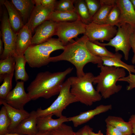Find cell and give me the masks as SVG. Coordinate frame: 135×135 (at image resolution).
Instances as JSON below:
<instances>
[{
    "label": "cell",
    "instance_id": "cell-45",
    "mask_svg": "<svg viewBox=\"0 0 135 135\" xmlns=\"http://www.w3.org/2000/svg\"><path fill=\"white\" fill-rule=\"evenodd\" d=\"M89 135H103L101 130H100L97 133H95L93 132V130L90 132Z\"/></svg>",
    "mask_w": 135,
    "mask_h": 135
},
{
    "label": "cell",
    "instance_id": "cell-16",
    "mask_svg": "<svg viewBox=\"0 0 135 135\" xmlns=\"http://www.w3.org/2000/svg\"><path fill=\"white\" fill-rule=\"evenodd\" d=\"M30 113L29 116L22 120L11 132L26 135H35L38 133L36 111L33 110Z\"/></svg>",
    "mask_w": 135,
    "mask_h": 135
},
{
    "label": "cell",
    "instance_id": "cell-27",
    "mask_svg": "<svg viewBox=\"0 0 135 135\" xmlns=\"http://www.w3.org/2000/svg\"><path fill=\"white\" fill-rule=\"evenodd\" d=\"M15 64V58L13 55H10L4 59L0 60V82L3 80L5 75L14 73Z\"/></svg>",
    "mask_w": 135,
    "mask_h": 135
},
{
    "label": "cell",
    "instance_id": "cell-13",
    "mask_svg": "<svg viewBox=\"0 0 135 135\" xmlns=\"http://www.w3.org/2000/svg\"><path fill=\"white\" fill-rule=\"evenodd\" d=\"M57 24V22L47 20L39 25L36 29L35 33L32 37L31 44L44 42L56 35Z\"/></svg>",
    "mask_w": 135,
    "mask_h": 135
},
{
    "label": "cell",
    "instance_id": "cell-8",
    "mask_svg": "<svg viewBox=\"0 0 135 135\" xmlns=\"http://www.w3.org/2000/svg\"><path fill=\"white\" fill-rule=\"evenodd\" d=\"M4 6L1 20L0 34L3 42L4 48L3 52L0 56V60L4 59L10 55H14L15 44L17 35L10 24L8 12L4 5Z\"/></svg>",
    "mask_w": 135,
    "mask_h": 135
},
{
    "label": "cell",
    "instance_id": "cell-34",
    "mask_svg": "<svg viewBox=\"0 0 135 135\" xmlns=\"http://www.w3.org/2000/svg\"><path fill=\"white\" fill-rule=\"evenodd\" d=\"M52 135H77L72 127L64 123L58 129L51 131Z\"/></svg>",
    "mask_w": 135,
    "mask_h": 135
},
{
    "label": "cell",
    "instance_id": "cell-12",
    "mask_svg": "<svg viewBox=\"0 0 135 135\" xmlns=\"http://www.w3.org/2000/svg\"><path fill=\"white\" fill-rule=\"evenodd\" d=\"M55 6H44L35 5L30 18L26 24L32 33L40 24L48 20L49 17L54 10Z\"/></svg>",
    "mask_w": 135,
    "mask_h": 135
},
{
    "label": "cell",
    "instance_id": "cell-28",
    "mask_svg": "<svg viewBox=\"0 0 135 135\" xmlns=\"http://www.w3.org/2000/svg\"><path fill=\"white\" fill-rule=\"evenodd\" d=\"M74 5L76 12L82 22L86 25L91 22L92 18L85 0H75Z\"/></svg>",
    "mask_w": 135,
    "mask_h": 135
},
{
    "label": "cell",
    "instance_id": "cell-40",
    "mask_svg": "<svg viewBox=\"0 0 135 135\" xmlns=\"http://www.w3.org/2000/svg\"><path fill=\"white\" fill-rule=\"evenodd\" d=\"M93 128L88 125H86L76 132L77 135H89L90 132Z\"/></svg>",
    "mask_w": 135,
    "mask_h": 135
},
{
    "label": "cell",
    "instance_id": "cell-1",
    "mask_svg": "<svg viewBox=\"0 0 135 135\" xmlns=\"http://www.w3.org/2000/svg\"><path fill=\"white\" fill-rule=\"evenodd\" d=\"M88 39L85 35L75 41H72L65 46L63 52L60 54L50 57V62L66 61L75 67L77 76H83L85 73L84 68L85 65L91 62L97 64L100 67L103 65L101 58L93 55L87 49L86 42Z\"/></svg>",
    "mask_w": 135,
    "mask_h": 135
},
{
    "label": "cell",
    "instance_id": "cell-10",
    "mask_svg": "<svg viewBox=\"0 0 135 135\" xmlns=\"http://www.w3.org/2000/svg\"><path fill=\"white\" fill-rule=\"evenodd\" d=\"M117 30L116 26L104 24H98L91 22L86 25L85 35L90 41L99 40L109 42L116 35Z\"/></svg>",
    "mask_w": 135,
    "mask_h": 135
},
{
    "label": "cell",
    "instance_id": "cell-39",
    "mask_svg": "<svg viewBox=\"0 0 135 135\" xmlns=\"http://www.w3.org/2000/svg\"><path fill=\"white\" fill-rule=\"evenodd\" d=\"M130 42L131 48L134 53L131 62L132 64H135V29L131 33L130 37Z\"/></svg>",
    "mask_w": 135,
    "mask_h": 135
},
{
    "label": "cell",
    "instance_id": "cell-6",
    "mask_svg": "<svg viewBox=\"0 0 135 135\" xmlns=\"http://www.w3.org/2000/svg\"><path fill=\"white\" fill-rule=\"evenodd\" d=\"M70 84L68 79L63 83L58 95L48 107L42 109L38 108L36 111L38 117L52 114L60 118L62 116L63 110L69 105L77 101L70 91Z\"/></svg>",
    "mask_w": 135,
    "mask_h": 135
},
{
    "label": "cell",
    "instance_id": "cell-15",
    "mask_svg": "<svg viewBox=\"0 0 135 135\" xmlns=\"http://www.w3.org/2000/svg\"><path fill=\"white\" fill-rule=\"evenodd\" d=\"M53 115L50 114L45 116L38 117L36 127L38 132L52 131L58 129L66 122H69L68 118L62 115L56 119L52 118Z\"/></svg>",
    "mask_w": 135,
    "mask_h": 135
},
{
    "label": "cell",
    "instance_id": "cell-11",
    "mask_svg": "<svg viewBox=\"0 0 135 135\" xmlns=\"http://www.w3.org/2000/svg\"><path fill=\"white\" fill-rule=\"evenodd\" d=\"M8 104L15 108L24 109V105L31 100L25 91L24 82H17L14 88L9 92L4 100Z\"/></svg>",
    "mask_w": 135,
    "mask_h": 135
},
{
    "label": "cell",
    "instance_id": "cell-29",
    "mask_svg": "<svg viewBox=\"0 0 135 135\" xmlns=\"http://www.w3.org/2000/svg\"><path fill=\"white\" fill-rule=\"evenodd\" d=\"M113 6L105 5H100L98 11L92 17V22L98 24H105L108 16Z\"/></svg>",
    "mask_w": 135,
    "mask_h": 135
},
{
    "label": "cell",
    "instance_id": "cell-26",
    "mask_svg": "<svg viewBox=\"0 0 135 135\" xmlns=\"http://www.w3.org/2000/svg\"><path fill=\"white\" fill-rule=\"evenodd\" d=\"M87 49L93 55L101 58L114 56L115 54L110 52L105 46L97 44L87 40L86 42Z\"/></svg>",
    "mask_w": 135,
    "mask_h": 135
},
{
    "label": "cell",
    "instance_id": "cell-31",
    "mask_svg": "<svg viewBox=\"0 0 135 135\" xmlns=\"http://www.w3.org/2000/svg\"><path fill=\"white\" fill-rule=\"evenodd\" d=\"M11 122L5 107L3 106L0 111V135L8 132V129Z\"/></svg>",
    "mask_w": 135,
    "mask_h": 135
},
{
    "label": "cell",
    "instance_id": "cell-37",
    "mask_svg": "<svg viewBox=\"0 0 135 135\" xmlns=\"http://www.w3.org/2000/svg\"><path fill=\"white\" fill-rule=\"evenodd\" d=\"M35 5H41L44 6H55L57 0H34Z\"/></svg>",
    "mask_w": 135,
    "mask_h": 135
},
{
    "label": "cell",
    "instance_id": "cell-25",
    "mask_svg": "<svg viewBox=\"0 0 135 135\" xmlns=\"http://www.w3.org/2000/svg\"><path fill=\"white\" fill-rule=\"evenodd\" d=\"M15 60L14 77L16 82L20 80L24 82L27 81L29 76L25 70L27 61L24 55L14 56Z\"/></svg>",
    "mask_w": 135,
    "mask_h": 135
},
{
    "label": "cell",
    "instance_id": "cell-30",
    "mask_svg": "<svg viewBox=\"0 0 135 135\" xmlns=\"http://www.w3.org/2000/svg\"><path fill=\"white\" fill-rule=\"evenodd\" d=\"M14 73L5 75L3 82L0 87V100H4L12 88V82Z\"/></svg>",
    "mask_w": 135,
    "mask_h": 135
},
{
    "label": "cell",
    "instance_id": "cell-38",
    "mask_svg": "<svg viewBox=\"0 0 135 135\" xmlns=\"http://www.w3.org/2000/svg\"><path fill=\"white\" fill-rule=\"evenodd\" d=\"M106 135H124L122 133L114 127L106 124Z\"/></svg>",
    "mask_w": 135,
    "mask_h": 135
},
{
    "label": "cell",
    "instance_id": "cell-7",
    "mask_svg": "<svg viewBox=\"0 0 135 135\" xmlns=\"http://www.w3.org/2000/svg\"><path fill=\"white\" fill-rule=\"evenodd\" d=\"M118 28L115 36L107 43H101L98 41L93 42L98 45L105 46H111L115 48L116 52L120 50L124 55L125 60L128 59L129 52L131 48L130 37L132 32L135 29V26L128 24H120L118 26Z\"/></svg>",
    "mask_w": 135,
    "mask_h": 135
},
{
    "label": "cell",
    "instance_id": "cell-23",
    "mask_svg": "<svg viewBox=\"0 0 135 135\" xmlns=\"http://www.w3.org/2000/svg\"><path fill=\"white\" fill-rule=\"evenodd\" d=\"M114 56L102 58L103 65L117 68H121L126 70L129 73H135V66L128 65L121 60L122 55L118 52H116Z\"/></svg>",
    "mask_w": 135,
    "mask_h": 135
},
{
    "label": "cell",
    "instance_id": "cell-3",
    "mask_svg": "<svg viewBox=\"0 0 135 135\" xmlns=\"http://www.w3.org/2000/svg\"><path fill=\"white\" fill-rule=\"evenodd\" d=\"M99 75L94 77L93 84H97L96 90L102 98L107 99L120 91L122 86L117 85L118 80L125 76V69L102 65Z\"/></svg>",
    "mask_w": 135,
    "mask_h": 135
},
{
    "label": "cell",
    "instance_id": "cell-48",
    "mask_svg": "<svg viewBox=\"0 0 135 135\" xmlns=\"http://www.w3.org/2000/svg\"><path fill=\"white\" fill-rule=\"evenodd\" d=\"M135 135V134H130V135Z\"/></svg>",
    "mask_w": 135,
    "mask_h": 135
},
{
    "label": "cell",
    "instance_id": "cell-20",
    "mask_svg": "<svg viewBox=\"0 0 135 135\" xmlns=\"http://www.w3.org/2000/svg\"><path fill=\"white\" fill-rule=\"evenodd\" d=\"M7 11L8 20L12 29L16 34L24 26L22 17L10 1H3Z\"/></svg>",
    "mask_w": 135,
    "mask_h": 135
},
{
    "label": "cell",
    "instance_id": "cell-44",
    "mask_svg": "<svg viewBox=\"0 0 135 135\" xmlns=\"http://www.w3.org/2000/svg\"><path fill=\"white\" fill-rule=\"evenodd\" d=\"M4 43L3 41L2 38H1V36H0V56L2 55V54L4 50V49L3 48V44Z\"/></svg>",
    "mask_w": 135,
    "mask_h": 135
},
{
    "label": "cell",
    "instance_id": "cell-46",
    "mask_svg": "<svg viewBox=\"0 0 135 135\" xmlns=\"http://www.w3.org/2000/svg\"><path fill=\"white\" fill-rule=\"evenodd\" d=\"M3 135H26L14 132H8Z\"/></svg>",
    "mask_w": 135,
    "mask_h": 135
},
{
    "label": "cell",
    "instance_id": "cell-9",
    "mask_svg": "<svg viewBox=\"0 0 135 135\" xmlns=\"http://www.w3.org/2000/svg\"><path fill=\"white\" fill-rule=\"evenodd\" d=\"M86 24L81 20L57 22L56 35L65 46L79 34L85 33Z\"/></svg>",
    "mask_w": 135,
    "mask_h": 135
},
{
    "label": "cell",
    "instance_id": "cell-4",
    "mask_svg": "<svg viewBox=\"0 0 135 135\" xmlns=\"http://www.w3.org/2000/svg\"><path fill=\"white\" fill-rule=\"evenodd\" d=\"M94 77L92 73L88 72L82 76H72L68 78L70 92L77 102L90 106L94 103L102 100L101 95L93 85Z\"/></svg>",
    "mask_w": 135,
    "mask_h": 135
},
{
    "label": "cell",
    "instance_id": "cell-19",
    "mask_svg": "<svg viewBox=\"0 0 135 135\" xmlns=\"http://www.w3.org/2000/svg\"><path fill=\"white\" fill-rule=\"evenodd\" d=\"M116 4L120 12V24L126 23L135 26V10L130 0H117Z\"/></svg>",
    "mask_w": 135,
    "mask_h": 135
},
{
    "label": "cell",
    "instance_id": "cell-41",
    "mask_svg": "<svg viewBox=\"0 0 135 135\" xmlns=\"http://www.w3.org/2000/svg\"><path fill=\"white\" fill-rule=\"evenodd\" d=\"M117 0H99L100 5H106L114 6L116 4Z\"/></svg>",
    "mask_w": 135,
    "mask_h": 135
},
{
    "label": "cell",
    "instance_id": "cell-32",
    "mask_svg": "<svg viewBox=\"0 0 135 135\" xmlns=\"http://www.w3.org/2000/svg\"><path fill=\"white\" fill-rule=\"evenodd\" d=\"M120 10L116 4L114 6L108 14L105 24L117 26L120 24Z\"/></svg>",
    "mask_w": 135,
    "mask_h": 135
},
{
    "label": "cell",
    "instance_id": "cell-21",
    "mask_svg": "<svg viewBox=\"0 0 135 135\" xmlns=\"http://www.w3.org/2000/svg\"><path fill=\"white\" fill-rule=\"evenodd\" d=\"M10 2L21 15L24 26L28 21L35 5L33 0H11Z\"/></svg>",
    "mask_w": 135,
    "mask_h": 135
},
{
    "label": "cell",
    "instance_id": "cell-36",
    "mask_svg": "<svg viewBox=\"0 0 135 135\" xmlns=\"http://www.w3.org/2000/svg\"><path fill=\"white\" fill-rule=\"evenodd\" d=\"M118 81H124L128 83L126 90H131L135 88V74L129 73V75L120 79Z\"/></svg>",
    "mask_w": 135,
    "mask_h": 135
},
{
    "label": "cell",
    "instance_id": "cell-18",
    "mask_svg": "<svg viewBox=\"0 0 135 135\" xmlns=\"http://www.w3.org/2000/svg\"><path fill=\"white\" fill-rule=\"evenodd\" d=\"M0 104L5 107L11 122L8 129V132H12L23 120L30 116L29 113L24 109H18L7 104L4 100H0Z\"/></svg>",
    "mask_w": 135,
    "mask_h": 135
},
{
    "label": "cell",
    "instance_id": "cell-24",
    "mask_svg": "<svg viewBox=\"0 0 135 135\" xmlns=\"http://www.w3.org/2000/svg\"><path fill=\"white\" fill-rule=\"evenodd\" d=\"M81 20L76 12L61 11L54 10L50 15L48 20L58 22H72Z\"/></svg>",
    "mask_w": 135,
    "mask_h": 135
},
{
    "label": "cell",
    "instance_id": "cell-17",
    "mask_svg": "<svg viewBox=\"0 0 135 135\" xmlns=\"http://www.w3.org/2000/svg\"><path fill=\"white\" fill-rule=\"evenodd\" d=\"M32 34L26 25L20 30L16 37L14 56L24 55L25 52L31 44Z\"/></svg>",
    "mask_w": 135,
    "mask_h": 135
},
{
    "label": "cell",
    "instance_id": "cell-43",
    "mask_svg": "<svg viewBox=\"0 0 135 135\" xmlns=\"http://www.w3.org/2000/svg\"><path fill=\"white\" fill-rule=\"evenodd\" d=\"M35 135H52L51 131L38 132Z\"/></svg>",
    "mask_w": 135,
    "mask_h": 135
},
{
    "label": "cell",
    "instance_id": "cell-33",
    "mask_svg": "<svg viewBox=\"0 0 135 135\" xmlns=\"http://www.w3.org/2000/svg\"><path fill=\"white\" fill-rule=\"evenodd\" d=\"M75 0H60L57 2L54 10L61 11L76 12L74 5Z\"/></svg>",
    "mask_w": 135,
    "mask_h": 135
},
{
    "label": "cell",
    "instance_id": "cell-2",
    "mask_svg": "<svg viewBox=\"0 0 135 135\" xmlns=\"http://www.w3.org/2000/svg\"><path fill=\"white\" fill-rule=\"evenodd\" d=\"M73 70L69 67L62 72L38 73L27 89L31 100L40 98L48 99L59 94L66 77Z\"/></svg>",
    "mask_w": 135,
    "mask_h": 135
},
{
    "label": "cell",
    "instance_id": "cell-47",
    "mask_svg": "<svg viewBox=\"0 0 135 135\" xmlns=\"http://www.w3.org/2000/svg\"><path fill=\"white\" fill-rule=\"evenodd\" d=\"M135 10V0H130Z\"/></svg>",
    "mask_w": 135,
    "mask_h": 135
},
{
    "label": "cell",
    "instance_id": "cell-14",
    "mask_svg": "<svg viewBox=\"0 0 135 135\" xmlns=\"http://www.w3.org/2000/svg\"><path fill=\"white\" fill-rule=\"evenodd\" d=\"M111 104H101L94 109L80 112L76 116L68 118L69 121L72 122L74 126L77 127L89 121L95 116L106 112L112 108Z\"/></svg>",
    "mask_w": 135,
    "mask_h": 135
},
{
    "label": "cell",
    "instance_id": "cell-22",
    "mask_svg": "<svg viewBox=\"0 0 135 135\" xmlns=\"http://www.w3.org/2000/svg\"><path fill=\"white\" fill-rule=\"evenodd\" d=\"M105 122L106 124L114 127L124 135L133 134L132 126L130 123L128 121H124L121 117L109 116L106 119Z\"/></svg>",
    "mask_w": 135,
    "mask_h": 135
},
{
    "label": "cell",
    "instance_id": "cell-42",
    "mask_svg": "<svg viewBox=\"0 0 135 135\" xmlns=\"http://www.w3.org/2000/svg\"><path fill=\"white\" fill-rule=\"evenodd\" d=\"M128 121L131 124L133 134H135V114L132 115L130 116Z\"/></svg>",
    "mask_w": 135,
    "mask_h": 135
},
{
    "label": "cell",
    "instance_id": "cell-35",
    "mask_svg": "<svg viewBox=\"0 0 135 135\" xmlns=\"http://www.w3.org/2000/svg\"><path fill=\"white\" fill-rule=\"evenodd\" d=\"M91 17L96 13L100 6L99 0H85Z\"/></svg>",
    "mask_w": 135,
    "mask_h": 135
},
{
    "label": "cell",
    "instance_id": "cell-5",
    "mask_svg": "<svg viewBox=\"0 0 135 135\" xmlns=\"http://www.w3.org/2000/svg\"><path fill=\"white\" fill-rule=\"evenodd\" d=\"M65 46L58 38H51L42 43L31 44L24 56L30 67L39 68L50 62V56L52 52L58 50H64Z\"/></svg>",
    "mask_w": 135,
    "mask_h": 135
}]
</instances>
